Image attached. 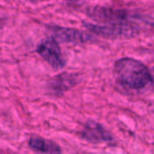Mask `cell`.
Here are the masks:
<instances>
[{"instance_id": "6da1fadb", "label": "cell", "mask_w": 154, "mask_h": 154, "mask_svg": "<svg viewBox=\"0 0 154 154\" xmlns=\"http://www.w3.org/2000/svg\"><path fill=\"white\" fill-rule=\"evenodd\" d=\"M114 69L118 83L127 89H143L153 81L149 69L135 59H120L115 63Z\"/></svg>"}, {"instance_id": "7a4b0ae2", "label": "cell", "mask_w": 154, "mask_h": 154, "mask_svg": "<svg viewBox=\"0 0 154 154\" xmlns=\"http://www.w3.org/2000/svg\"><path fill=\"white\" fill-rule=\"evenodd\" d=\"M36 51L38 54L55 69H62L66 65V60L55 39L43 41L38 45Z\"/></svg>"}, {"instance_id": "3957f363", "label": "cell", "mask_w": 154, "mask_h": 154, "mask_svg": "<svg viewBox=\"0 0 154 154\" xmlns=\"http://www.w3.org/2000/svg\"><path fill=\"white\" fill-rule=\"evenodd\" d=\"M88 14L91 16V18L101 22L102 23L128 22V14L126 11L122 9L95 6L89 9Z\"/></svg>"}, {"instance_id": "277c9868", "label": "cell", "mask_w": 154, "mask_h": 154, "mask_svg": "<svg viewBox=\"0 0 154 154\" xmlns=\"http://www.w3.org/2000/svg\"><path fill=\"white\" fill-rule=\"evenodd\" d=\"M79 81V78L77 74L61 73L53 79H51L47 84V89L51 95L62 96L66 91L74 88Z\"/></svg>"}, {"instance_id": "5b68a950", "label": "cell", "mask_w": 154, "mask_h": 154, "mask_svg": "<svg viewBox=\"0 0 154 154\" xmlns=\"http://www.w3.org/2000/svg\"><path fill=\"white\" fill-rule=\"evenodd\" d=\"M81 137L92 143H109L113 140L111 134L100 124L95 121H88L81 132Z\"/></svg>"}, {"instance_id": "8992f818", "label": "cell", "mask_w": 154, "mask_h": 154, "mask_svg": "<svg viewBox=\"0 0 154 154\" xmlns=\"http://www.w3.org/2000/svg\"><path fill=\"white\" fill-rule=\"evenodd\" d=\"M51 30L55 40L61 42L81 44L86 43L91 40V36L88 33L77 29L54 26L51 28Z\"/></svg>"}, {"instance_id": "52a82bcc", "label": "cell", "mask_w": 154, "mask_h": 154, "mask_svg": "<svg viewBox=\"0 0 154 154\" xmlns=\"http://www.w3.org/2000/svg\"><path fill=\"white\" fill-rule=\"evenodd\" d=\"M29 145L36 152L43 153H60V148L51 141L46 140L42 137L33 136L30 138Z\"/></svg>"}, {"instance_id": "ba28073f", "label": "cell", "mask_w": 154, "mask_h": 154, "mask_svg": "<svg viewBox=\"0 0 154 154\" xmlns=\"http://www.w3.org/2000/svg\"><path fill=\"white\" fill-rule=\"evenodd\" d=\"M31 2H34V3H37V2H42V1H47V0H30Z\"/></svg>"}]
</instances>
